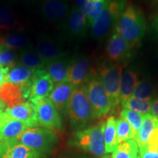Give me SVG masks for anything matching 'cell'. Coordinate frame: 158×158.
I'll list each match as a JSON object with an SVG mask.
<instances>
[{
  "instance_id": "6da1fadb",
  "label": "cell",
  "mask_w": 158,
  "mask_h": 158,
  "mask_svg": "<svg viewBox=\"0 0 158 158\" xmlns=\"http://www.w3.org/2000/svg\"><path fill=\"white\" fill-rule=\"evenodd\" d=\"M147 29V23L142 11L128 3L114 23V31L123 37L133 49L141 44Z\"/></svg>"
},
{
  "instance_id": "7a4b0ae2",
  "label": "cell",
  "mask_w": 158,
  "mask_h": 158,
  "mask_svg": "<svg viewBox=\"0 0 158 158\" xmlns=\"http://www.w3.org/2000/svg\"><path fill=\"white\" fill-rule=\"evenodd\" d=\"M70 125L80 130L86 128L95 115L89 100L86 86H76L73 91L67 109Z\"/></svg>"
},
{
  "instance_id": "3957f363",
  "label": "cell",
  "mask_w": 158,
  "mask_h": 158,
  "mask_svg": "<svg viewBox=\"0 0 158 158\" xmlns=\"http://www.w3.org/2000/svg\"><path fill=\"white\" fill-rule=\"evenodd\" d=\"M106 122L77 130L70 143L88 152L96 157H103L106 155L103 141V130Z\"/></svg>"
},
{
  "instance_id": "277c9868",
  "label": "cell",
  "mask_w": 158,
  "mask_h": 158,
  "mask_svg": "<svg viewBox=\"0 0 158 158\" xmlns=\"http://www.w3.org/2000/svg\"><path fill=\"white\" fill-rule=\"evenodd\" d=\"M123 68L104 59L98 62V74L111 102L112 110L120 103V85Z\"/></svg>"
},
{
  "instance_id": "5b68a950",
  "label": "cell",
  "mask_w": 158,
  "mask_h": 158,
  "mask_svg": "<svg viewBox=\"0 0 158 158\" xmlns=\"http://www.w3.org/2000/svg\"><path fill=\"white\" fill-rule=\"evenodd\" d=\"M56 134L45 128H28L20 135L18 143L30 148L41 156L52 150L56 143Z\"/></svg>"
},
{
  "instance_id": "8992f818",
  "label": "cell",
  "mask_w": 158,
  "mask_h": 158,
  "mask_svg": "<svg viewBox=\"0 0 158 158\" xmlns=\"http://www.w3.org/2000/svg\"><path fill=\"white\" fill-rule=\"evenodd\" d=\"M126 5V0H106L102 13L91 26L94 38L102 40L106 36L110 27L112 26L114 27L117 18Z\"/></svg>"
},
{
  "instance_id": "52a82bcc",
  "label": "cell",
  "mask_w": 158,
  "mask_h": 158,
  "mask_svg": "<svg viewBox=\"0 0 158 158\" xmlns=\"http://www.w3.org/2000/svg\"><path fill=\"white\" fill-rule=\"evenodd\" d=\"M86 89L96 118L102 117L112 110L111 102L97 71L86 84Z\"/></svg>"
},
{
  "instance_id": "ba28073f",
  "label": "cell",
  "mask_w": 158,
  "mask_h": 158,
  "mask_svg": "<svg viewBox=\"0 0 158 158\" xmlns=\"http://www.w3.org/2000/svg\"><path fill=\"white\" fill-rule=\"evenodd\" d=\"M28 128L23 122L2 112L0 127V158L7 150L18 144L20 135Z\"/></svg>"
},
{
  "instance_id": "9c48e42d",
  "label": "cell",
  "mask_w": 158,
  "mask_h": 158,
  "mask_svg": "<svg viewBox=\"0 0 158 158\" xmlns=\"http://www.w3.org/2000/svg\"><path fill=\"white\" fill-rule=\"evenodd\" d=\"M134 50L123 37L113 31L106 47V59L123 68L129 64Z\"/></svg>"
},
{
  "instance_id": "30bf717a",
  "label": "cell",
  "mask_w": 158,
  "mask_h": 158,
  "mask_svg": "<svg viewBox=\"0 0 158 158\" xmlns=\"http://www.w3.org/2000/svg\"><path fill=\"white\" fill-rule=\"evenodd\" d=\"M36 110L37 119L39 126L51 130L62 129V119L58 110L48 98L33 102Z\"/></svg>"
},
{
  "instance_id": "8fae6325",
  "label": "cell",
  "mask_w": 158,
  "mask_h": 158,
  "mask_svg": "<svg viewBox=\"0 0 158 158\" xmlns=\"http://www.w3.org/2000/svg\"><path fill=\"white\" fill-rule=\"evenodd\" d=\"M31 79L24 84H15L5 82L0 86V100L6 108H13L27 101L30 95Z\"/></svg>"
},
{
  "instance_id": "7c38bea8",
  "label": "cell",
  "mask_w": 158,
  "mask_h": 158,
  "mask_svg": "<svg viewBox=\"0 0 158 158\" xmlns=\"http://www.w3.org/2000/svg\"><path fill=\"white\" fill-rule=\"evenodd\" d=\"M96 70L92 68L87 57L79 56L71 60L68 72V82L75 86L86 85Z\"/></svg>"
},
{
  "instance_id": "4fadbf2b",
  "label": "cell",
  "mask_w": 158,
  "mask_h": 158,
  "mask_svg": "<svg viewBox=\"0 0 158 158\" xmlns=\"http://www.w3.org/2000/svg\"><path fill=\"white\" fill-rule=\"evenodd\" d=\"M54 86V81L44 69L35 70L31 78L29 101L33 103L41 99L48 98Z\"/></svg>"
},
{
  "instance_id": "5bb4252c",
  "label": "cell",
  "mask_w": 158,
  "mask_h": 158,
  "mask_svg": "<svg viewBox=\"0 0 158 158\" xmlns=\"http://www.w3.org/2000/svg\"><path fill=\"white\" fill-rule=\"evenodd\" d=\"M5 112L10 117L23 122L29 128L39 126L35 107L30 101L22 102L13 108H6Z\"/></svg>"
},
{
  "instance_id": "9a60e30c",
  "label": "cell",
  "mask_w": 158,
  "mask_h": 158,
  "mask_svg": "<svg viewBox=\"0 0 158 158\" xmlns=\"http://www.w3.org/2000/svg\"><path fill=\"white\" fill-rule=\"evenodd\" d=\"M42 11L48 21L54 23H62L67 21L70 10L65 0H45Z\"/></svg>"
},
{
  "instance_id": "2e32d148",
  "label": "cell",
  "mask_w": 158,
  "mask_h": 158,
  "mask_svg": "<svg viewBox=\"0 0 158 158\" xmlns=\"http://www.w3.org/2000/svg\"><path fill=\"white\" fill-rule=\"evenodd\" d=\"M75 87L74 85L68 81L55 84L48 98L59 113L62 114L67 113L69 101Z\"/></svg>"
},
{
  "instance_id": "e0dca14e",
  "label": "cell",
  "mask_w": 158,
  "mask_h": 158,
  "mask_svg": "<svg viewBox=\"0 0 158 158\" xmlns=\"http://www.w3.org/2000/svg\"><path fill=\"white\" fill-rule=\"evenodd\" d=\"M67 29L69 35L74 37H83L87 30L88 22L85 13L74 6L70 10L67 19Z\"/></svg>"
},
{
  "instance_id": "ac0fdd59",
  "label": "cell",
  "mask_w": 158,
  "mask_h": 158,
  "mask_svg": "<svg viewBox=\"0 0 158 158\" xmlns=\"http://www.w3.org/2000/svg\"><path fill=\"white\" fill-rule=\"evenodd\" d=\"M71 60L63 56L47 64L44 70L55 84L68 81V72Z\"/></svg>"
},
{
  "instance_id": "d6986e66",
  "label": "cell",
  "mask_w": 158,
  "mask_h": 158,
  "mask_svg": "<svg viewBox=\"0 0 158 158\" xmlns=\"http://www.w3.org/2000/svg\"><path fill=\"white\" fill-rule=\"evenodd\" d=\"M36 51L47 63L64 56L62 48L53 40L48 38L39 39L37 43Z\"/></svg>"
},
{
  "instance_id": "ffe728a7",
  "label": "cell",
  "mask_w": 158,
  "mask_h": 158,
  "mask_svg": "<svg viewBox=\"0 0 158 158\" xmlns=\"http://www.w3.org/2000/svg\"><path fill=\"white\" fill-rule=\"evenodd\" d=\"M138 82V73L133 69H126L122 73L120 85V103L122 107L132 97Z\"/></svg>"
},
{
  "instance_id": "44dd1931",
  "label": "cell",
  "mask_w": 158,
  "mask_h": 158,
  "mask_svg": "<svg viewBox=\"0 0 158 158\" xmlns=\"http://www.w3.org/2000/svg\"><path fill=\"white\" fill-rule=\"evenodd\" d=\"M19 64L28 68L37 70L45 69L48 63L40 56L36 49L29 47L20 51Z\"/></svg>"
},
{
  "instance_id": "7402d4cb",
  "label": "cell",
  "mask_w": 158,
  "mask_h": 158,
  "mask_svg": "<svg viewBox=\"0 0 158 158\" xmlns=\"http://www.w3.org/2000/svg\"><path fill=\"white\" fill-rule=\"evenodd\" d=\"M103 141L106 154L113 152L118 144L116 138V119L113 116H109L105 124Z\"/></svg>"
},
{
  "instance_id": "603a6c76",
  "label": "cell",
  "mask_w": 158,
  "mask_h": 158,
  "mask_svg": "<svg viewBox=\"0 0 158 158\" xmlns=\"http://www.w3.org/2000/svg\"><path fill=\"white\" fill-rule=\"evenodd\" d=\"M158 126V118L150 113L144 114L143 123L136 135L135 141L138 147H143L147 143L151 133Z\"/></svg>"
},
{
  "instance_id": "cb8c5ba5",
  "label": "cell",
  "mask_w": 158,
  "mask_h": 158,
  "mask_svg": "<svg viewBox=\"0 0 158 158\" xmlns=\"http://www.w3.org/2000/svg\"><path fill=\"white\" fill-rule=\"evenodd\" d=\"M35 72V70L27 68L19 63L16 66L10 70L6 75L5 82L15 84H24L31 80Z\"/></svg>"
},
{
  "instance_id": "d4e9b609",
  "label": "cell",
  "mask_w": 158,
  "mask_h": 158,
  "mask_svg": "<svg viewBox=\"0 0 158 158\" xmlns=\"http://www.w3.org/2000/svg\"><path fill=\"white\" fill-rule=\"evenodd\" d=\"M29 39L19 33H10L0 36V45L13 50L21 51L29 48Z\"/></svg>"
},
{
  "instance_id": "484cf974",
  "label": "cell",
  "mask_w": 158,
  "mask_h": 158,
  "mask_svg": "<svg viewBox=\"0 0 158 158\" xmlns=\"http://www.w3.org/2000/svg\"><path fill=\"white\" fill-rule=\"evenodd\" d=\"M138 146L135 140L130 139L118 143L112 152L111 158H135L138 154Z\"/></svg>"
},
{
  "instance_id": "4316f807",
  "label": "cell",
  "mask_w": 158,
  "mask_h": 158,
  "mask_svg": "<svg viewBox=\"0 0 158 158\" xmlns=\"http://www.w3.org/2000/svg\"><path fill=\"white\" fill-rule=\"evenodd\" d=\"M132 97L142 100H154L156 97L155 86L147 79H143L138 82Z\"/></svg>"
},
{
  "instance_id": "83f0119b",
  "label": "cell",
  "mask_w": 158,
  "mask_h": 158,
  "mask_svg": "<svg viewBox=\"0 0 158 158\" xmlns=\"http://www.w3.org/2000/svg\"><path fill=\"white\" fill-rule=\"evenodd\" d=\"M19 63V55L16 51L7 47L0 46V66L9 72Z\"/></svg>"
},
{
  "instance_id": "f1b7e54d",
  "label": "cell",
  "mask_w": 158,
  "mask_h": 158,
  "mask_svg": "<svg viewBox=\"0 0 158 158\" xmlns=\"http://www.w3.org/2000/svg\"><path fill=\"white\" fill-rule=\"evenodd\" d=\"M22 29V25L15 19L11 12L0 6V30L11 31Z\"/></svg>"
},
{
  "instance_id": "f546056e",
  "label": "cell",
  "mask_w": 158,
  "mask_h": 158,
  "mask_svg": "<svg viewBox=\"0 0 158 158\" xmlns=\"http://www.w3.org/2000/svg\"><path fill=\"white\" fill-rule=\"evenodd\" d=\"M42 156L23 144L18 143L4 154L2 158H40Z\"/></svg>"
},
{
  "instance_id": "4dcf8cb0",
  "label": "cell",
  "mask_w": 158,
  "mask_h": 158,
  "mask_svg": "<svg viewBox=\"0 0 158 158\" xmlns=\"http://www.w3.org/2000/svg\"><path fill=\"white\" fill-rule=\"evenodd\" d=\"M120 116L121 118L125 119L130 124L133 130L134 136H135L134 140H135L136 135H137L138 131L141 127V124L143 123L144 114L124 108L120 113Z\"/></svg>"
},
{
  "instance_id": "1f68e13d",
  "label": "cell",
  "mask_w": 158,
  "mask_h": 158,
  "mask_svg": "<svg viewBox=\"0 0 158 158\" xmlns=\"http://www.w3.org/2000/svg\"><path fill=\"white\" fill-rule=\"evenodd\" d=\"M106 0H101L99 2H94L92 0H87L85 7V14H86L89 25L92 26L94 21L98 19L100 13H102Z\"/></svg>"
},
{
  "instance_id": "d6a6232c",
  "label": "cell",
  "mask_w": 158,
  "mask_h": 158,
  "mask_svg": "<svg viewBox=\"0 0 158 158\" xmlns=\"http://www.w3.org/2000/svg\"><path fill=\"white\" fill-rule=\"evenodd\" d=\"M152 101L153 100H142L131 97L123 107L140 114H147L150 112Z\"/></svg>"
},
{
  "instance_id": "836d02e7",
  "label": "cell",
  "mask_w": 158,
  "mask_h": 158,
  "mask_svg": "<svg viewBox=\"0 0 158 158\" xmlns=\"http://www.w3.org/2000/svg\"><path fill=\"white\" fill-rule=\"evenodd\" d=\"M116 138L118 143L135 138L130 124L121 117L116 119Z\"/></svg>"
},
{
  "instance_id": "e575fe53",
  "label": "cell",
  "mask_w": 158,
  "mask_h": 158,
  "mask_svg": "<svg viewBox=\"0 0 158 158\" xmlns=\"http://www.w3.org/2000/svg\"><path fill=\"white\" fill-rule=\"evenodd\" d=\"M143 147L149 151L158 152V126L154 129L149 136L147 143Z\"/></svg>"
},
{
  "instance_id": "d590c367",
  "label": "cell",
  "mask_w": 158,
  "mask_h": 158,
  "mask_svg": "<svg viewBox=\"0 0 158 158\" xmlns=\"http://www.w3.org/2000/svg\"><path fill=\"white\" fill-rule=\"evenodd\" d=\"M138 152L141 158H158V152L149 151L144 147H138Z\"/></svg>"
},
{
  "instance_id": "8d00e7d4",
  "label": "cell",
  "mask_w": 158,
  "mask_h": 158,
  "mask_svg": "<svg viewBox=\"0 0 158 158\" xmlns=\"http://www.w3.org/2000/svg\"><path fill=\"white\" fill-rule=\"evenodd\" d=\"M150 113L158 118V97L153 100Z\"/></svg>"
},
{
  "instance_id": "74e56055",
  "label": "cell",
  "mask_w": 158,
  "mask_h": 158,
  "mask_svg": "<svg viewBox=\"0 0 158 158\" xmlns=\"http://www.w3.org/2000/svg\"><path fill=\"white\" fill-rule=\"evenodd\" d=\"M151 27L158 38V13L153 18L152 21Z\"/></svg>"
},
{
  "instance_id": "f35d334b",
  "label": "cell",
  "mask_w": 158,
  "mask_h": 158,
  "mask_svg": "<svg viewBox=\"0 0 158 158\" xmlns=\"http://www.w3.org/2000/svg\"><path fill=\"white\" fill-rule=\"evenodd\" d=\"M7 71L5 70V69L2 68L0 66V86H2V85L5 83V79H6V75L7 74Z\"/></svg>"
},
{
  "instance_id": "ab89813d",
  "label": "cell",
  "mask_w": 158,
  "mask_h": 158,
  "mask_svg": "<svg viewBox=\"0 0 158 158\" xmlns=\"http://www.w3.org/2000/svg\"><path fill=\"white\" fill-rule=\"evenodd\" d=\"M76 7L85 13V7H86V4L87 2V0H76Z\"/></svg>"
},
{
  "instance_id": "60d3db41",
  "label": "cell",
  "mask_w": 158,
  "mask_h": 158,
  "mask_svg": "<svg viewBox=\"0 0 158 158\" xmlns=\"http://www.w3.org/2000/svg\"><path fill=\"white\" fill-rule=\"evenodd\" d=\"M6 109V106L4 102L0 100V111H5Z\"/></svg>"
},
{
  "instance_id": "b9f144b4",
  "label": "cell",
  "mask_w": 158,
  "mask_h": 158,
  "mask_svg": "<svg viewBox=\"0 0 158 158\" xmlns=\"http://www.w3.org/2000/svg\"><path fill=\"white\" fill-rule=\"evenodd\" d=\"M155 92H156V96H158V84L157 86H155Z\"/></svg>"
},
{
  "instance_id": "7bdbcfd3",
  "label": "cell",
  "mask_w": 158,
  "mask_h": 158,
  "mask_svg": "<svg viewBox=\"0 0 158 158\" xmlns=\"http://www.w3.org/2000/svg\"><path fill=\"white\" fill-rule=\"evenodd\" d=\"M3 111H0V127H1V123H2V115Z\"/></svg>"
},
{
  "instance_id": "ee69618b",
  "label": "cell",
  "mask_w": 158,
  "mask_h": 158,
  "mask_svg": "<svg viewBox=\"0 0 158 158\" xmlns=\"http://www.w3.org/2000/svg\"><path fill=\"white\" fill-rule=\"evenodd\" d=\"M102 158H111V156H110L109 155H108V154H106V155H105L103 157H102Z\"/></svg>"
},
{
  "instance_id": "f6af8a7d",
  "label": "cell",
  "mask_w": 158,
  "mask_h": 158,
  "mask_svg": "<svg viewBox=\"0 0 158 158\" xmlns=\"http://www.w3.org/2000/svg\"><path fill=\"white\" fill-rule=\"evenodd\" d=\"M135 158H141V157H140V155H138L137 156H136V157H135Z\"/></svg>"
},
{
  "instance_id": "bcb514c9",
  "label": "cell",
  "mask_w": 158,
  "mask_h": 158,
  "mask_svg": "<svg viewBox=\"0 0 158 158\" xmlns=\"http://www.w3.org/2000/svg\"><path fill=\"white\" fill-rule=\"evenodd\" d=\"M92 1H94V2H99V1H101V0H92Z\"/></svg>"
},
{
  "instance_id": "7dc6e473",
  "label": "cell",
  "mask_w": 158,
  "mask_h": 158,
  "mask_svg": "<svg viewBox=\"0 0 158 158\" xmlns=\"http://www.w3.org/2000/svg\"><path fill=\"white\" fill-rule=\"evenodd\" d=\"M0 46H1V45H0Z\"/></svg>"
}]
</instances>
